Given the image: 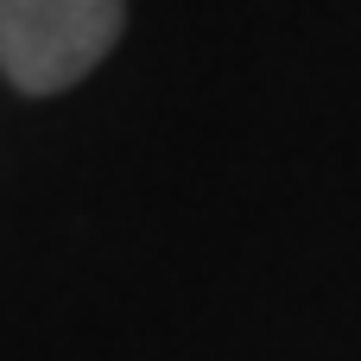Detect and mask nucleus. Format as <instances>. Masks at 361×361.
<instances>
[{
    "label": "nucleus",
    "mask_w": 361,
    "mask_h": 361,
    "mask_svg": "<svg viewBox=\"0 0 361 361\" xmlns=\"http://www.w3.org/2000/svg\"><path fill=\"white\" fill-rule=\"evenodd\" d=\"M127 32V0H0V76L19 95L82 82Z\"/></svg>",
    "instance_id": "1"
}]
</instances>
